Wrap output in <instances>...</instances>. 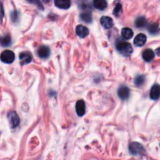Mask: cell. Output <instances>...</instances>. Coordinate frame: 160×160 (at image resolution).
Wrapping results in <instances>:
<instances>
[{"label": "cell", "instance_id": "obj_1", "mask_svg": "<svg viewBox=\"0 0 160 160\" xmlns=\"http://www.w3.org/2000/svg\"><path fill=\"white\" fill-rule=\"evenodd\" d=\"M117 49L123 56H129L132 53L133 48L130 43L125 42H120L117 44Z\"/></svg>", "mask_w": 160, "mask_h": 160}, {"label": "cell", "instance_id": "obj_2", "mask_svg": "<svg viewBox=\"0 0 160 160\" xmlns=\"http://www.w3.org/2000/svg\"><path fill=\"white\" fill-rule=\"evenodd\" d=\"M130 152L132 155H143L145 153V149L144 147L138 142H132L129 145Z\"/></svg>", "mask_w": 160, "mask_h": 160}, {"label": "cell", "instance_id": "obj_3", "mask_svg": "<svg viewBox=\"0 0 160 160\" xmlns=\"http://www.w3.org/2000/svg\"><path fill=\"white\" fill-rule=\"evenodd\" d=\"M0 59L5 63H12L15 59V55L10 50H6L2 52L0 56Z\"/></svg>", "mask_w": 160, "mask_h": 160}, {"label": "cell", "instance_id": "obj_4", "mask_svg": "<svg viewBox=\"0 0 160 160\" xmlns=\"http://www.w3.org/2000/svg\"><path fill=\"white\" fill-rule=\"evenodd\" d=\"M8 120H9V123H10L11 128H15L20 123V118H19L18 115L15 111H10L7 115Z\"/></svg>", "mask_w": 160, "mask_h": 160}, {"label": "cell", "instance_id": "obj_5", "mask_svg": "<svg viewBox=\"0 0 160 160\" xmlns=\"http://www.w3.org/2000/svg\"><path fill=\"white\" fill-rule=\"evenodd\" d=\"M20 63L22 65H26V64L30 63L31 62V60H32V56L28 52H23L20 53Z\"/></svg>", "mask_w": 160, "mask_h": 160}, {"label": "cell", "instance_id": "obj_6", "mask_svg": "<svg viewBox=\"0 0 160 160\" xmlns=\"http://www.w3.org/2000/svg\"><path fill=\"white\" fill-rule=\"evenodd\" d=\"M150 97L153 100H158L160 98V85L159 84H155L152 88L150 92Z\"/></svg>", "mask_w": 160, "mask_h": 160}, {"label": "cell", "instance_id": "obj_7", "mask_svg": "<svg viewBox=\"0 0 160 160\" xmlns=\"http://www.w3.org/2000/svg\"><path fill=\"white\" fill-rule=\"evenodd\" d=\"M118 95L122 100H127L130 96V89L126 86L120 88L118 90Z\"/></svg>", "mask_w": 160, "mask_h": 160}, {"label": "cell", "instance_id": "obj_8", "mask_svg": "<svg viewBox=\"0 0 160 160\" xmlns=\"http://www.w3.org/2000/svg\"><path fill=\"white\" fill-rule=\"evenodd\" d=\"M50 54V49L48 46H45V45H43V46H41L40 48L38 50V55L40 58L42 59H46L49 56Z\"/></svg>", "mask_w": 160, "mask_h": 160}, {"label": "cell", "instance_id": "obj_9", "mask_svg": "<svg viewBox=\"0 0 160 160\" xmlns=\"http://www.w3.org/2000/svg\"><path fill=\"white\" fill-rule=\"evenodd\" d=\"M146 41H147V38L146 36H145V34H138L137 36H136L135 38H134V43L136 46L141 47L145 45Z\"/></svg>", "mask_w": 160, "mask_h": 160}, {"label": "cell", "instance_id": "obj_10", "mask_svg": "<svg viewBox=\"0 0 160 160\" xmlns=\"http://www.w3.org/2000/svg\"><path fill=\"white\" fill-rule=\"evenodd\" d=\"M77 113L80 117H82L85 113V103L83 100H79L76 104Z\"/></svg>", "mask_w": 160, "mask_h": 160}, {"label": "cell", "instance_id": "obj_11", "mask_svg": "<svg viewBox=\"0 0 160 160\" xmlns=\"http://www.w3.org/2000/svg\"><path fill=\"white\" fill-rule=\"evenodd\" d=\"M76 34L80 38H85L86 36L88 35L89 31L86 27L83 25H78L76 28Z\"/></svg>", "mask_w": 160, "mask_h": 160}, {"label": "cell", "instance_id": "obj_12", "mask_svg": "<svg viewBox=\"0 0 160 160\" xmlns=\"http://www.w3.org/2000/svg\"><path fill=\"white\" fill-rule=\"evenodd\" d=\"M55 5L58 8L67 9L70 6V0H55Z\"/></svg>", "mask_w": 160, "mask_h": 160}, {"label": "cell", "instance_id": "obj_13", "mask_svg": "<svg viewBox=\"0 0 160 160\" xmlns=\"http://www.w3.org/2000/svg\"><path fill=\"white\" fill-rule=\"evenodd\" d=\"M100 22H101V24L102 25V27H104L105 28H111L113 25V21H112V18L109 17H102L100 20Z\"/></svg>", "mask_w": 160, "mask_h": 160}, {"label": "cell", "instance_id": "obj_14", "mask_svg": "<svg viewBox=\"0 0 160 160\" xmlns=\"http://www.w3.org/2000/svg\"><path fill=\"white\" fill-rule=\"evenodd\" d=\"M142 57L145 59V61H146V62H150V61H152L154 59L155 53L152 50L148 48V49L145 50V51L143 52V53H142Z\"/></svg>", "mask_w": 160, "mask_h": 160}, {"label": "cell", "instance_id": "obj_15", "mask_svg": "<svg viewBox=\"0 0 160 160\" xmlns=\"http://www.w3.org/2000/svg\"><path fill=\"white\" fill-rule=\"evenodd\" d=\"M93 5L96 9L104 10L107 7V2L106 0H94Z\"/></svg>", "mask_w": 160, "mask_h": 160}, {"label": "cell", "instance_id": "obj_16", "mask_svg": "<svg viewBox=\"0 0 160 160\" xmlns=\"http://www.w3.org/2000/svg\"><path fill=\"white\" fill-rule=\"evenodd\" d=\"M121 35L123 38L128 40V39L131 38L133 37V35H134V32H133V31L131 29V28H125L122 30Z\"/></svg>", "mask_w": 160, "mask_h": 160}, {"label": "cell", "instance_id": "obj_17", "mask_svg": "<svg viewBox=\"0 0 160 160\" xmlns=\"http://www.w3.org/2000/svg\"><path fill=\"white\" fill-rule=\"evenodd\" d=\"M11 44V38L9 35H5L0 38V45L2 46H9Z\"/></svg>", "mask_w": 160, "mask_h": 160}, {"label": "cell", "instance_id": "obj_18", "mask_svg": "<svg viewBox=\"0 0 160 160\" xmlns=\"http://www.w3.org/2000/svg\"><path fill=\"white\" fill-rule=\"evenodd\" d=\"M81 20H84V22H87V23H91L92 21V14H91L90 12H85L81 13Z\"/></svg>", "mask_w": 160, "mask_h": 160}, {"label": "cell", "instance_id": "obj_19", "mask_svg": "<svg viewBox=\"0 0 160 160\" xmlns=\"http://www.w3.org/2000/svg\"><path fill=\"white\" fill-rule=\"evenodd\" d=\"M135 24L138 28H143V27H145V24H146V20L142 17H138V18L136 20Z\"/></svg>", "mask_w": 160, "mask_h": 160}, {"label": "cell", "instance_id": "obj_20", "mask_svg": "<svg viewBox=\"0 0 160 160\" xmlns=\"http://www.w3.org/2000/svg\"><path fill=\"white\" fill-rule=\"evenodd\" d=\"M144 83H145V77L142 76V75L136 77L135 81H134V84H135L138 87L142 86Z\"/></svg>", "mask_w": 160, "mask_h": 160}, {"label": "cell", "instance_id": "obj_21", "mask_svg": "<svg viewBox=\"0 0 160 160\" xmlns=\"http://www.w3.org/2000/svg\"><path fill=\"white\" fill-rule=\"evenodd\" d=\"M148 31L152 34H156L159 31V26L156 23H152L148 27Z\"/></svg>", "mask_w": 160, "mask_h": 160}, {"label": "cell", "instance_id": "obj_22", "mask_svg": "<svg viewBox=\"0 0 160 160\" xmlns=\"http://www.w3.org/2000/svg\"><path fill=\"white\" fill-rule=\"evenodd\" d=\"M121 11H122L121 5H120V4H117V6H116L115 9H114V12H113L114 15L117 16V17H118V16H120V12H121Z\"/></svg>", "mask_w": 160, "mask_h": 160}, {"label": "cell", "instance_id": "obj_23", "mask_svg": "<svg viewBox=\"0 0 160 160\" xmlns=\"http://www.w3.org/2000/svg\"><path fill=\"white\" fill-rule=\"evenodd\" d=\"M28 1L29 2L32 3V4H34V5H36V6H38L41 9H44L43 6H42V3H41L40 0H28Z\"/></svg>", "mask_w": 160, "mask_h": 160}, {"label": "cell", "instance_id": "obj_24", "mask_svg": "<svg viewBox=\"0 0 160 160\" xmlns=\"http://www.w3.org/2000/svg\"><path fill=\"white\" fill-rule=\"evenodd\" d=\"M4 17V9H3V6L2 2H0V19H2Z\"/></svg>", "mask_w": 160, "mask_h": 160}, {"label": "cell", "instance_id": "obj_25", "mask_svg": "<svg viewBox=\"0 0 160 160\" xmlns=\"http://www.w3.org/2000/svg\"><path fill=\"white\" fill-rule=\"evenodd\" d=\"M17 12H14L12 14V15H11V17H12V20H13V21H15V19H17Z\"/></svg>", "mask_w": 160, "mask_h": 160}, {"label": "cell", "instance_id": "obj_26", "mask_svg": "<svg viewBox=\"0 0 160 160\" xmlns=\"http://www.w3.org/2000/svg\"><path fill=\"white\" fill-rule=\"evenodd\" d=\"M156 52H157V54L159 55V56H160V48H159V49H157Z\"/></svg>", "mask_w": 160, "mask_h": 160}, {"label": "cell", "instance_id": "obj_27", "mask_svg": "<svg viewBox=\"0 0 160 160\" xmlns=\"http://www.w3.org/2000/svg\"><path fill=\"white\" fill-rule=\"evenodd\" d=\"M44 2H49L50 0H43Z\"/></svg>", "mask_w": 160, "mask_h": 160}]
</instances>
